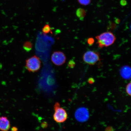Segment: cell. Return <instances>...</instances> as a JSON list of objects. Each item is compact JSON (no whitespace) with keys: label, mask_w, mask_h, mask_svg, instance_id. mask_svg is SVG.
<instances>
[{"label":"cell","mask_w":131,"mask_h":131,"mask_svg":"<svg viewBox=\"0 0 131 131\" xmlns=\"http://www.w3.org/2000/svg\"><path fill=\"white\" fill-rule=\"evenodd\" d=\"M97 40L96 43L100 48L107 47L113 44L116 40V37L113 33L106 32L103 33L96 37Z\"/></svg>","instance_id":"obj_1"},{"label":"cell","mask_w":131,"mask_h":131,"mask_svg":"<svg viewBox=\"0 0 131 131\" xmlns=\"http://www.w3.org/2000/svg\"><path fill=\"white\" fill-rule=\"evenodd\" d=\"M54 109L55 112L53 115V118L56 122L62 123L66 121L68 117V114L63 108L60 107L59 103L57 102L55 103Z\"/></svg>","instance_id":"obj_2"},{"label":"cell","mask_w":131,"mask_h":131,"mask_svg":"<svg viewBox=\"0 0 131 131\" xmlns=\"http://www.w3.org/2000/svg\"><path fill=\"white\" fill-rule=\"evenodd\" d=\"M26 67L27 70L31 72H35L40 70L41 62L40 58L34 56L26 60Z\"/></svg>","instance_id":"obj_3"},{"label":"cell","mask_w":131,"mask_h":131,"mask_svg":"<svg viewBox=\"0 0 131 131\" xmlns=\"http://www.w3.org/2000/svg\"><path fill=\"white\" fill-rule=\"evenodd\" d=\"M83 60L85 63L91 65L95 64L100 60L99 54L93 51H88L83 56Z\"/></svg>","instance_id":"obj_4"},{"label":"cell","mask_w":131,"mask_h":131,"mask_svg":"<svg viewBox=\"0 0 131 131\" xmlns=\"http://www.w3.org/2000/svg\"><path fill=\"white\" fill-rule=\"evenodd\" d=\"M66 59L65 54L63 52L60 51L54 52L51 57L52 62L54 64L57 66L63 65L65 63Z\"/></svg>","instance_id":"obj_5"},{"label":"cell","mask_w":131,"mask_h":131,"mask_svg":"<svg viewBox=\"0 0 131 131\" xmlns=\"http://www.w3.org/2000/svg\"><path fill=\"white\" fill-rule=\"evenodd\" d=\"M75 117L78 122H86L89 119V111L86 108H80L76 111L75 113Z\"/></svg>","instance_id":"obj_6"},{"label":"cell","mask_w":131,"mask_h":131,"mask_svg":"<svg viewBox=\"0 0 131 131\" xmlns=\"http://www.w3.org/2000/svg\"><path fill=\"white\" fill-rule=\"evenodd\" d=\"M10 127V123L7 117L4 116L0 117V130L8 131Z\"/></svg>","instance_id":"obj_7"},{"label":"cell","mask_w":131,"mask_h":131,"mask_svg":"<svg viewBox=\"0 0 131 131\" xmlns=\"http://www.w3.org/2000/svg\"><path fill=\"white\" fill-rule=\"evenodd\" d=\"M131 68L128 66H123L121 69L120 73L122 77L125 79H129L131 77Z\"/></svg>","instance_id":"obj_8"},{"label":"cell","mask_w":131,"mask_h":131,"mask_svg":"<svg viewBox=\"0 0 131 131\" xmlns=\"http://www.w3.org/2000/svg\"><path fill=\"white\" fill-rule=\"evenodd\" d=\"M32 45L31 42L29 41L24 42L23 45V48L26 51L29 52L32 50Z\"/></svg>","instance_id":"obj_9"},{"label":"cell","mask_w":131,"mask_h":131,"mask_svg":"<svg viewBox=\"0 0 131 131\" xmlns=\"http://www.w3.org/2000/svg\"><path fill=\"white\" fill-rule=\"evenodd\" d=\"M42 31L44 34H47L51 32V28L49 24H46L42 29Z\"/></svg>","instance_id":"obj_10"},{"label":"cell","mask_w":131,"mask_h":131,"mask_svg":"<svg viewBox=\"0 0 131 131\" xmlns=\"http://www.w3.org/2000/svg\"><path fill=\"white\" fill-rule=\"evenodd\" d=\"M79 10L78 9V10L77 11V15L78 17L80 18H82L84 17L85 15V12L83 9H80Z\"/></svg>","instance_id":"obj_11"},{"label":"cell","mask_w":131,"mask_h":131,"mask_svg":"<svg viewBox=\"0 0 131 131\" xmlns=\"http://www.w3.org/2000/svg\"><path fill=\"white\" fill-rule=\"evenodd\" d=\"M78 2L82 5H88L91 3V0H78Z\"/></svg>","instance_id":"obj_12"},{"label":"cell","mask_w":131,"mask_h":131,"mask_svg":"<svg viewBox=\"0 0 131 131\" xmlns=\"http://www.w3.org/2000/svg\"><path fill=\"white\" fill-rule=\"evenodd\" d=\"M131 83L130 82L128 84L126 87V91L127 94H128L129 95L131 96Z\"/></svg>","instance_id":"obj_13"},{"label":"cell","mask_w":131,"mask_h":131,"mask_svg":"<svg viewBox=\"0 0 131 131\" xmlns=\"http://www.w3.org/2000/svg\"><path fill=\"white\" fill-rule=\"evenodd\" d=\"M75 65V63L73 60H70L68 63V66L70 68H73L74 67Z\"/></svg>","instance_id":"obj_14"},{"label":"cell","mask_w":131,"mask_h":131,"mask_svg":"<svg viewBox=\"0 0 131 131\" xmlns=\"http://www.w3.org/2000/svg\"><path fill=\"white\" fill-rule=\"evenodd\" d=\"M88 45H92L94 42V39L92 38H90L88 39Z\"/></svg>","instance_id":"obj_15"},{"label":"cell","mask_w":131,"mask_h":131,"mask_svg":"<svg viewBox=\"0 0 131 131\" xmlns=\"http://www.w3.org/2000/svg\"><path fill=\"white\" fill-rule=\"evenodd\" d=\"M88 82L90 84H92L94 82V80L92 78H90L88 80Z\"/></svg>","instance_id":"obj_16"},{"label":"cell","mask_w":131,"mask_h":131,"mask_svg":"<svg viewBox=\"0 0 131 131\" xmlns=\"http://www.w3.org/2000/svg\"><path fill=\"white\" fill-rule=\"evenodd\" d=\"M18 129L17 128L15 127H14L11 129V131H18Z\"/></svg>","instance_id":"obj_17"}]
</instances>
